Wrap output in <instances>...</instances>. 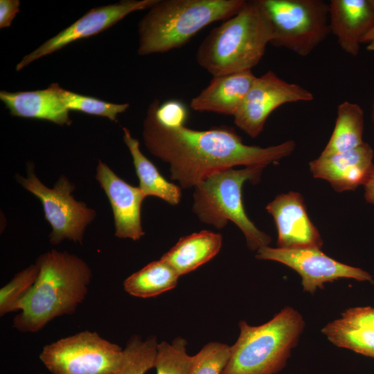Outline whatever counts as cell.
Here are the masks:
<instances>
[{
	"label": "cell",
	"mask_w": 374,
	"mask_h": 374,
	"mask_svg": "<svg viewBox=\"0 0 374 374\" xmlns=\"http://www.w3.org/2000/svg\"><path fill=\"white\" fill-rule=\"evenodd\" d=\"M143 138L148 151L169 165L170 178L183 188H195L213 173L238 166L265 168L290 155L293 140L260 147L243 143L231 128L195 130L160 125L148 110Z\"/></svg>",
	"instance_id": "6da1fadb"
},
{
	"label": "cell",
	"mask_w": 374,
	"mask_h": 374,
	"mask_svg": "<svg viewBox=\"0 0 374 374\" xmlns=\"http://www.w3.org/2000/svg\"><path fill=\"white\" fill-rule=\"evenodd\" d=\"M36 262L37 278L15 308L20 312L13 327L22 332H37L55 318L73 314L84 300L92 278L87 262L66 251L52 249Z\"/></svg>",
	"instance_id": "7a4b0ae2"
},
{
	"label": "cell",
	"mask_w": 374,
	"mask_h": 374,
	"mask_svg": "<svg viewBox=\"0 0 374 374\" xmlns=\"http://www.w3.org/2000/svg\"><path fill=\"white\" fill-rule=\"evenodd\" d=\"M272 35L260 0L247 1L237 14L202 40L196 53L197 62L213 76L251 70L263 57Z\"/></svg>",
	"instance_id": "3957f363"
},
{
	"label": "cell",
	"mask_w": 374,
	"mask_h": 374,
	"mask_svg": "<svg viewBox=\"0 0 374 374\" xmlns=\"http://www.w3.org/2000/svg\"><path fill=\"white\" fill-rule=\"evenodd\" d=\"M245 0H157L139 24L141 55L186 44L208 25L237 14Z\"/></svg>",
	"instance_id": "277c9868"
},
{
	"label": "cell",
	"mask_w": 374,
	"mask_h": 374,
	"mask_svg": "<svg viewBox=\"0 0 374 374\" xmlns=\"http://www.w3.org/2000/svg\"><path fill=\"white\" fill-rule=\"evenodd\" d=\"M304 325L301 314L289 306L260 326L240 321L239 337L221 374L277 373L285 366Z\"/></svg>",
	"instance_id": "5b68a950"
},
{
	"label": "cell",
	"mask_w": 374,
	"mask_h": 374,
	"mask_svg": "<svg viewBox=\"0 0 374 374\" xmlns=\"http://www.w3.org/2000/svg\"><path fill=\"white\" fill-rule=\"evenodd\" d=\"M264 168L245 167L215 172L194 188L193 212L199 220L220 229L229 221L243 233L249 249L257 251L269 246L271 237L259 230L248 217L242 201V187L246 181H260Z\"/></svg>",
	"instance_id": "8992f818"
},
{
	"label": "cell",
	"mask_w": 374,
	"mask_h": 374,
	"mask_svg": "<svg viewBox=\"0 0 374 374\" xmlns=\"http://www.w3.org/2000/svg\"><path fill=\"white\" fill-rule=\"evenodd\" d=\"M272 26L270 44L305 57L330 33L329 3L322 0H260Z\"/></svg>",
	"instance_id": "52a82bcc"
},
{
	"label": "cell",
	"mask_w": 374,
	"mask_h": 374,
	"mask_svg": "<svg viewBox=\"0 0 374 374\" xmlns=\"http://www.w3.org/2000/svg\"><path fill=\"white\" fill-rule=\"evenodd\" d=\"M123 355L118 345L84 330L46 345L39 358L53 374H114Z\"/></svg>",
	"instance_id": "ba28073f"
},
{
	"label": "cell",
	"mask_w": 374,
	"mask_h": 374,
	"mask_svg": "<svg viewBox=\"0 0 374 374\" xmlns=\"http://www.w3.org/2000/svg\"><path fill=\"white\" fill-rule=\"evenodd\" d=\"M29 166L27 177L18 175L17 181L42 202L46 220L51 226L50 242L58 244L64 240L82 242L87 226L93 220L96 211L78 202L71 195L75 187L61 176L53 188L44 185Z\"/></svg>",
	"instance_id": "9c48e42d"
},
{
	"label": "cell",
	"mask_w": 374,
	"mask_h": 374,
	"mask_svg": "<svg viewBox=\"0 0 374 374\" xmlns=\"http://www.w3.org/2000/svg\"><path fill=\"white\" fill-rule=\"evenodd\" d=\"M314 98L309 90L281 79L270 70L256 77L233 116L234 123L250 137L256 138L269 116L278 107L287 103L309 102Z\"/></svg>",
	"instance_id": "30bf717a"
},
{
	"label": "cell",
	"mask_w": 374,
	"mask_h": 374,
	"mask_svg": "<svg viewBox=\"0 0 374 374\" xmlns=\"http://www.w3.org/2000/svg\"><path fill=\"white\" fill-rule=\"evenodd\" d=\"M256 258L278 262L290 267L301 276L303 290L310 294L323 287L325 283L340 278L373 282L372 276L366 271L340 262L319 248L283 249L267 246L257 250Z\"/></svg>",
	"instance_id": "8fae6325"
},
{
	"label": "cell",
	"mask_w": 374,
	"mask_h": 374,
	"mask_svg": "<svg viewBox=\"0 0 374 374\" xmlns=\"http://www.w3.org/2000/svg\"><path fill=\"white\" fill-rule=\"evenodd\" d=\"M157 0H124L94 8L58 34L24 56L16 66L20 71L33 61L78 39L89 37L112 26L129 14L151 8Z\"/></svg>",
	"instance_id": "7c38bea8"
},
{
	"label": "cell",
	"mask_w": 374,
	"mask_h": 374,
	"mask_svg": "<svg viewBox=\"0 0 374 374\" xmlns=\"http://www.w3.org/2000/svg\"><path fill=\"white\" fill-rule=\"evenodd\" d=\"M266 210L273 217L278 231V247L321 248L323 240L310 219L299 193L278 195L267 205Z\"/></svg>",
	"instance_id": "4fadbf2b"
},
{
	"label": "cell",
	"mask_w": 374,
	"mask_h": 374,
	"mask_svg": "<svg viewBox=\"0 0 374 374\" xmlns=\"http://www.w3.org/2000/svg\"><path fill=\"white\" fill-rule=\"evenodd\" d=\"M96 179L110 202L115 236L134 241L140 240L145 235L141 211L143 201L146 197L141 189L127 183L100 160Z\"/></svg>",
	"instance_id": "5bb4252c"
},
{
	"label": "cell",
	"mask_w": 374,
	"mask_h": 374,
	"mask_svg": "<svg viewBox=\"0 0 374 374\" xmlns=\"http://www.w3.org/2000/svg\"><path fill=\"white\" fill-rule=\"evenodd\" d=\"M374 152L364 142L357 148L329 156H319L309 163L314 178L330 183L338 193L354 190L363 186L374 167Z\"/></svg>",
	"instance_id": "9a60e30c"
},
{
	"label": "cell",
	"mask_w": 374,
	"mask_h": 374,
	"mask_svg": "<svg viewBox=\"0 0 374 374\" xmlns=\"http://www.w3.org/2000/svg\"><path fill=\"white\" fill-rule=\"evenodd\" d=\"M329 21L330 33L341 48L357 56L364 37L374 27V0H331Z\"/></svg>",
	"instance_id": "2e32d148"
},
{
	"label": "cell",
	"mask_w": 374,
	"mask_h": 374,
	"mask_svg": "<svg viewBox=\"0 0 374 374\" xmlns=\"http://www.w3.org/2000/svg\"><path fill=\"white\" fill-rule=\"evenodd\" d=\"M256 78L251 70L213 76L190 106L196 112L234 116Z\"/></svg>",
	"instance_id": "e0dca14e"
},
{
	"label": "cell",
	"mask_w": 374,
	"mask_h": 374,
	"mask_svg": "<svg viewBox=\"0 0 374 374\" xmlns=\"http://www.w3.org/2000/svg\"><path fill=\"white\" fill-rule=\"evenodd\" d=\"M0 99L13 116L48 121L62 126L71 123L69 111L62 103L53 83L41 90L1 91Z\"/></svg>",
	"instance_id": "ac0fdd59"
},
{
	"label": "cell",
	"mask_w": 374,
	"mask_h": 374,
	"mask_svg": "<svg viewBox=\"0 0 374 374\" xmlns=\"http://www.w3.org/2000/svg\"><path fill=\"white\" fill-rule=\"evenodd\" d=\"M222 244L221 234L203 230L181 238L161 259L182 276L211 260L220 251Z\"/></svg>",
	"instance_id": "d6986e66"
},
{
	"label": "cell",
	"mask_w": 374,
	"mask_h": 374,
	"mask_svg": "<svg viewBox=\"0 0 374 374\" xmlns=\"http://www.w3.org/2000/svg\"><path fill=\"white\" fill-rule=\"evenodd\" d=\"M123 140L132 155L139 180V188L145 197L154 196L170 205H177L181 199V190L177 185L166 180L157 167L141 151L139 142L130 130L123 127Z\"/></svg>",
	"instance_id": "ffe728a7"
},
{
	"label": "cell",
	"mask_w": 374,
	"mask_h": 374,
	"mask_svg": "<svg viewBox=\"0 0 374 374\" xmlns=\"http://www.w3.org/2000/svg\"><path fill=\"white\" fill-rule=\"evenodd\" d=\"M364 114L357 103L344 101L337 107L335 127L330 138L321 153L329 156L350 150L362 145Z\"/></svg>",
	"instance_id": "44dd1931"
},
{
	"label": "cell",
	"mask_w": 374,
	"mask_h": 374,
	"mask_svg": "<svg viewBox=\"0 0 374 374\" xmlns=\"http://www.w3.org/2000/svg\"><path fill=\"white\" fill-rule=\"evenodd\" d=\"M179 276L170 265L160 258L127 278L124 290L135 297H154L175 288Z\"/></svg>",
	"instance_id": "7402d4cb"
},
{
	"label": "cell",
	"mask_w": 374,
	"mask_h": 374,
	"mask_svg": "<svg viewBox=\"0 0 374 374\" xmlns=\"http://www.w3.org/2000/svg\"><path fill=\"white\" fill-rule=\"evenodd\" d=\"M321 332L335 346L374 358V331L340 318L328 323Z\"/></svg>",
	"instance_id": "603a6c76"
},
{
	"label": "cell",
	"mask_w": 374,
	"mask_h": 374,
	"mask_svg": "<svg viewBox=\"0 0 374 374\" xmlns=\"http://www.w3.org/2000/svg\"><path fill=\"white\" fill-rule=\"evenodd\" d=\"M158 343L155 337L143 340L135 335L123 349V361L114 374H145L154 368Z\"/></svg>",
	"instance_id": "cb8c5ba5"
},
{
	"label": "cell",
	"mask_w": 374,
	"mask_h": 374,
	"mask_svg": "<svg viewBox=\"0 0 374 374\" xmlns=\"http://www.w3.org/2000/svg\"><path fill=\"white\" fill-rule=\"evenodd\" d=\"M53 84L62 103L69 111H78L90 115L107 117L112 121H116L117 115L126 111L130 106L128 103H112L75 93L60 87L57 83Z\"/></svg>",
	"instance_id": "d4e9b609"
},
{
	"label": "cell",
	"mask_w": 374,
	"mask_h": 374,
	"mask_svg": "<svg viewBox=\"0 0 374 374\" xmlns=\"http://www.w3.org/2000/svg\"><path fill=\"white\" fill-rule=\"evenodd\" d=\"M186 346V340L181 337L171 344H158L154 365L157 374H190L193 356L187 353Z\"/></svg>",
	"instance_id": "484cf974"
},
{
	"label": "cell",
	"mask_w": 374,
	"mask_h": 374,
	"mask_svg": "<svg viewBox=\"0 0 374 374\" xmlns=\"http://www.w3.org/2000/svg\"><path fill=\"white\" fill-rule=\"evenodd\" d=\"M39 272V264L29 265L17 273L0 290V316L15 311L16 304L35 284Z\"/></svg>",
	"instance_id": "4316f807"
},
{
	"label": "cell",
	"mask_w": 374,
	"mask_h": 374,
	"mask_svg": "<svg viewBox=\"0 0 374 374\" xmlns=\"http://www.w3.org/2000/svg\"><path fill=\"white\" fill-rule=\"evenodd\" d=\"M231 356V346L220 342L206 344L193 356L190 374H221Z\"/></svg>",
	"instance_id": "83f0119b"
},
{
	"label": "cell",
	"mask_w": 374,
	"mask_h": 374,
	"mask_svg": "<svg viewBox=\"0 0 374 374\" xmlns=\"http://www.w3.org/2000/svg\"><path fill=\"white\" fill-rule=\"evenodd\" d=\"M148 110L156 121L168 128H178L185 126L188 118V110L183 103L170 100L162 103L154 100Z\"/></svg>",
	"instance_id": "f1b7e54d"
},
{
	"label": "cell",
	"mask_w": 374,
	"mask_h": 374,
	"mask_svg": "<svg viewBox=\"0 0 374 374\" xmlns=\"http://www.w3.org/2000/svg\"><path fill=\"white\" fill-rule=\"evenodd\" d=\"M341 319L352 325L374 331V308H349L341 314Z\"/></svg>",
	"instance_id": "f546056e"
},
{
	"label": "cell",
	"mask_w": 374,
	"mask_h": 374,
	"mask_svg": "<svg viewBox=\"0 0 374 374\" xmlns=\"http://www.w3.org/2000/svg\"><path fill=\"white\" fill-rule=\"evenodd\" d=\"M19 0H0V28L9 27L19 12Z\"/></svg>",
	"instance_id": "4dcf8cb0"
},
{
	"label": "cell",
	"mask_w": 374,
	"mask_h": 374,
	"mask_svg": "<svg viewBox=\"0 0 374 374\" xmlns=\"http://www.w3.org/2000/svg\"><path fill=\"white\" fill-rule=\"evenodd\" d=\"M363 186L365 200L368 203L374 204V167Z\"/></svg>",
	"instance_id": "1f68e13d"
},
{
	"label": "cell",
	"mask_w": 374,
	"mask_h": 374,
	"mask_svg": "<svg viewBox=\"0 0 374 374\" xmlns=\"http://www.w3.org/2000/svg\"><path fill=\"white\" fill-rule=\"evenodd\" d=\"M362 44H366V48L368 51H374V27L364 37Z\"/></svg>",
	"instance_id": "d6a6232c"
},
{
	"label": "cell",
	"mask_w": 374,
	"mask_h": 374,
	"mask_svg": "<svg viewBox=\"0 0 374 374\" xmlns=\"http://www.w3.org/2000/svg\"><path fill=\"white\" fill-rule=\"evenodd\" d=\"M371 122L373 126V134H374V98H373V100L371 105Z\"/></svg>",
	"instance_id": "836d02e7"
}]
</instances>
